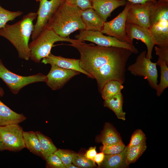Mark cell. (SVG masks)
<instances>
[{
	"instance_id": "obj_34",
	"label": "cell",
	"mask_w": 168,
	"mask_h": 168,
	"mask_svg": "<svg viewBox=\"0 0 168 168\" xmlns=\"http://www.w3.org/2000/svg\"><path fill=\"white\" fill-rule=\"evenodd\" d=\"M156 54L158 58L165 61L168 64V47L160 48L155 46Z\"/></svg>"
},
{
	"instance_id": "obj_12",
	"label": "cell",
	"mask_w": 168,
	"mask_h": 168,
	"mask_svg": "<svg viewBox=\"0 0 168 168\" xmlns=\"http://www.w3.org/2000/svg\"><path fill=\"white\" fill-rule=\"evenodd\" d=\"M125 31L127 43L133 45L134 39L140 40L146 46L147 51L146 57L152 59V51L155 45L154 39L148 29L130 23H126Z\"/></svg>"
},
{
	"instance_id": "obj_13",
	"label": "cell",
	"mask_w": 168,
	"mask_h": 168,
	"mask_svg": "<svg viewBox=\"0 0 168 168\" xmlns=\"http://www.w3.org/2000/svg\"><path fill=\"white\" fill-rule=\"evenodd\" d=\"M156 1H150L142 4H133L128 11L126 23L149 29L151 11Z\"/></svg>"
},
{
	"instance_id": "obj_30",
	"label": "cell",
	"mask_w": 168,
	"mask_h": 168,
	"mask_svg": "<svg viewBox=\"0 0 168 168\" xmlns=\"http://www.w3.org/2000/svg\"><path fill=\"white\" fill-rule=\"evenodd\" d=\"M146 139L145 134L142 130H136L132 134L130 142L127 147L129 148L138 145L146 140Z\"/></svg>"
},
{
	"instance_id": "obj_26",
	"label": "cell",
	"mask_w": 168,
	"mask_h": 168,
	"mask_svg": "<svg viewBox=\"0 0 168 168\" xmlns=\"http://www.w3.org/2000/svg\"><path fill=\"white\" fill-rule=\"evenodd\" d=\"M127 147V146H126ZM146 140L139 144L129 148L127 147L126 163L128 166L135 162L146 149Z\"/></svg>"
},
{
	"instance_id": "obj_2",
	"label": "cell",
	"mask_w": 168,
	"mask_h": 168,
	"mask_svg": "<svg viewBox=\"0 0 168 168\" xmlns=\"http://www.w3.org/2000/svg\"><path fill=\"white\" fill-rule=\"evenodd\" d=\"M37 13L30 12L12 25L6 24L0 29V36L7 40L17 51L18 57L28 60L30 59L29 41L34 30L33 21Z\"/></svg>"
},
{
	"instance_id": "obj_25",
	"label": "cell",
	"mask_w": 168,
	"mask_h": 168,
	"mask_svg": "<svg viewBox=\"0 0 168 168\" xmlns=\"http://www.w3.org/2000/svg\"><path fill=\"white\" fill-rule=\"evenodd\" d=\"M35 132L40 141L41 156L46 159L50 154L54 153L57 150V148L48 137L39 131Z\"/></svg>"
},
{
	"instance_id": "obj_23",
	"label": "cell",
	"mask_w": 168,
	"mask_h": 168,
	"mask_svg": "<svg viewBox=\"0 0 168 168\" xmlns=\"http://www.w3.org/2000/svg\"><path fill=\"white\" fill-rule=\"evenodd\" d=\"M156 63L160 67L161 70L160 82L156 89V95L160 96L168 86V64L165 61L159 58Z\"/></svg>"
},
{
	"instance_id": "obj_8",
	"label": "cell",
	"mask_w": 168,
	"mask_h": 168,
	"mask_svg": "<svg viewBox=\"0 0 168 168\" xmlns=\"http://www.w3.org/2000/svg\"><path fill=\"white\" fill-rule=\"evenodd\" d=\"M101 31L83 30L76 35L75 38L80 41H89L98 45L105 47H116L128 49L133 53L137 54L138 49L133 45L121 41L114 37L104 35Z\"/></svg>"
},
{
	"instance_id": "obj_11",
	"label": "cell",
	"mask_w": 168,
	"mask_h": 168,
	"mask_svg": "<svg viewBox=\"0 0 168 168\" xmlns=\"http://www.w3.org/2000/svg\"><path fill=\"white\" fill-rule=\"evenodd\" d=\"M133 4L127 1L124 8L121 13L112 20L105 22L101 32L127 43L125 25L128 11Z\"/></svg>"
},
{
	"instance_id": "obj_28",
	"label": "cell",
	"mask_w": 168,
	"mask_h": 168,
	"mask_svg": "<svg viewBox=\"0 0 168 168\" xmlns=\"http://www.w3.org/2000/svg\"><path fill=\"white\" fill-rule=\"evenodd\" d=\"M126 146L122 141L114 144L104 145L100 147L101 152L105 154H114L122 152Z\"/></svg>"
},
{
	"instance_id": "obj_38",
	"label": "cell",
	"mask_w": 168,
	"mask_h": 168,
	"mask_svg": "<svg viewBox=\"0 0 168 168\" xmlns=\"http://www.w3.org/2000/svg\"><path fill=\"white\" fill-rule=\"evenodd\" d=\"M5 150H6L5 148L0 135V151Z\"/></svg>"
},
{
	"instance_id": "obj_10",
	"label": "cell",
	"mask_w": 168,
	"mask_h": 168,
	"mask_svg": "<svg viewBox=\"0 0 168 168\" xmlns=\"http://www.w3.org/2000/svg\"><path fill=\"white\" fill-rule=\"evenodd\" d=\"M23 131L19 124L0 126V135L6 150L17 152L25 147Z\"/></svg>"
},
{
	"instance_id": "obj_3",
	"label": "cell",
	"mask_w": 168,
	"mask_h": 168,
	"mask_svg": "<svg viewBox=\"0 0 168 168\" xmlns=\"http://www.w3.org/2000/svg\"><path fill=\"white\" fill-rule=\"evenodd\" d=\"M79 7L66 1L59 8L44 28L51 29L61 37L67 38L77 30H85Z\"/></svg>"
},
{
	"instance_id": "obj_7",
	"label": "cell",
	"mask_w": 168,
	"mask_h": 168,
	"mask_svg": "<svg viewBox=\"0 0 168 168\" xmlns=\"http://www.w3.org/2000/svg\"><path fill=\"white\" fill-rule=\"evenodd\" d=\"M147 52H141L137 58L135 62L129 65L128 70L135 76L143 77L147 79L150 86L156 89L158 86V72L156 63L151 62L146 57Z\"/></svg>"
},
{
	"instance_id": "obj_20",
	"label": "cell",
	"mask_w": 168,
	"mask_h": 168,
	"mask_svg": "<svg viewBox=\"0 0 168 168\" xmlns=\"http://www.w3.org/2000/svg\"><path fill=\"white\" fill-rule=\"evenodd\" d=\"M123 97L121 92L104 100V106L112 110L119 119L125 120V113L123 110Z\"/></svg>"
},
{
	"instance_id": "obj_40",
	"label": "cell",
	"mask_w": 168,
	"mask_h": 168,
	"mask_svg": "<svg viewBox=\"0 0 168 168\" xmlns=\"http://www.w3.org/2000/svg\"><path fill=\"white\" fill-rule=\"evenodd\" d=\"M4 94V91L2 88L0 87V96L2 97Z\"/></svg>"
},
{
	"instance_id": "obj_6",
	"label": "cell",
	"mask_w": 168,
	"mask_h": 168,
	"mask_svg": "<svg viewBox=\"0 0 168 168\" xmlns=\"http://www.w3.org/2000/svg\"><path fill=\"white\" fill-rule=\"evenodd\" d=\"M0 78L11 91L16 94L25 86L30 84L47 81L46 76L41 73L28 76H22L12 72L7 69L0 59Z\"/></svg>"
},
{
	"instance_id": "obj_29",
	"label": "cell",
	"mask_w": 168,
	"mask_h": 168,
	"mask_svg": "<svg viewBox=\"0 0 168 168\" xmlns=\"http://www.w3.org/2000/svg\"><path fill=\"white\" fill-rule=\"evenodd\" d=\"M72 162L78 168H91L96 166L94 161L87 158L85 155L75 154Z\"/></svg>"
},
{
	"instance_id": "obj_33",
	"label": "cell",
	"mask_w": 168,
	"mask_h": 168,
	"mask_svg": "<svg viewBox=\"0 0 168 168\" xmlns=\"http://www.w3.org/2000/svg\"><path fill=\"white\" fill-rule=\"evenodd\" d=\"M69 4L79 7L82 10L92 8L91 0H66Z\"/></svg>"
},
{
	"instance_id": "obj_22",
	"label": "cell",
	"mask_w": 168,
	"mask_h": 168,
	"mask_svg": "<svg viewBox=\"0 0 168 168\" xmlns=\"http://www.w3.org/2000/svg\"><path fill=\"white\" fill-rule=\"evenodd\" d=\"M99 140L103 145L112 144L122 141L116 131L109 124L106 125Z\"/></svg>"
},
{
	"instance_id": "obj_32",
	"label": "cell",
	"mask_w": 168,
	"mask_h": 168,
	"mask_svg": "<svg viewBox=\"0 0 168 168\" xmlns=\"http://www.w3.org/2000/svg\"><path fill=\"white\" fill-rule=\"evenodd\" d=\"M46 160L47 164L51 167L57 168H66L60 159L54 153L49 155Z\"/></svg>"
},
{
	"instance_id": "obj_14",
	"label": "cell",
	"mask_w": 168,
	"mask_h": 168,
	"mask_svg": "<svg viewBox=\"0 0 168 168\" xmlns=\"http://www.w3.org/2000/svg\"><path fill=\"white\" fill-rule=\"evenodd\" d=\"M51 68L46 76V85L53 90L61 88L73 77L80 72L74 70L60 68L55 65H51Z\"/></svg>"
},
{
	"instance_id": "obj_18",
	"label": "cell",
	"mask_w": 168,
	"mask_h": 168,
	"mask_svg": "<svg viewBox=\"0 0 168 168\" xmlns=\"http://www.w3.org/2000/svg\"><path fill=\"white\" fill-rule=\"evenodd\" d=\"M26 119L23 114L14 111L0 100V126L19 124Z\"/></svg>"
},
{
	"instance_id": "obj_31",
	"label": "cell",
	"mask_w": 168,
	"mask_h": 168,
	"mask_svg": "<svg viewBox=\"0 0 168 168\" xmlns=\"http://www.w3.org/2000/svg\"><path fill=\"white\" fill-rule=\"evenodd\" d=\"M54 153L59 157L65 167L72 163L75 154L60 149L57 150Z\"/></svg>"
},
{
	"instance_id": "obj_16",
	"label": "cell",
	"mask_w": 168,
	"mask_h": 168,
	"mask_svg": "<svg viewBox=\"0 0 168 168\" xmlns=\"http://www.w3.org/2000/svg\"><path fill=\"white\" fill-rule=\"evenodd\" d=\"M92 8L104 22L115 9L126 4L122 0H91Z\"/></svg>"
},
{
	"instance_id": "obj_19",
	"label": "cell",
	"mask_w": 168,
	"mask_h": 168,
	"mask_svg": "<svg viewBox=\"0 0 168 168\" xmlns=\"http://www.w3.org/2000/svg\"><path fill=\"white\" fill-rule=\"evenodd\" d=\"M127 147L121 152L111 154H105L102 163L104 167L107 168H122L128 166L126 163Z\"/></svg>"
},
{
	"instance_id": "obj_36",
	"label": "cell",
	"mask_w": 168,
	"mask_h": 168,
	"mask_svg": "<svg viewBox=\"0 0 168 168\" xmlns=\"http://www.w3.org/2000/svg\"><path fill=\"white\" fill-rule=\"evenodd\" d=\"M105 156V154L102 152H101L99 153H97L94 158L93 161L99 166H100L104 161Z\"/></svg>"
},
{
	"instance_id": "obj_27",
	"label": "cell",
	"mask_w": 168,
	"mask_h": 168,
	"mask_svg": "<svg viewBox=\"0 0 168 168\" xmlns=\"http://www.w3.org/2000/svg\"><path fill=\"white\" fill-rule=\"evenodd\" d=\"M23 14L22 11H11L2 7L0 4V29L3 27L7 23L14 20Z\"/></svg>"
},
{
	"instance_id": "obj_17",
	"label": "cell",
	"mask_w": 168,
	"mask_h": 168,
	"mask_svg": "<svg viewBox=\"0 0 168 168\" xmlns=\"http://www.w3.org/2000/svg\"><path fill=\"white\" fill-rule=\"evenodd\" d=\"M81 16L85 30L101 31L105 22L92 8L81 10Z\"/></svg>"
},
{
	"instance_id": "obj_5",
	"label": "cell",
	"mask_w": 168,
	"mask_h": 168,
	"mask_svg": "<svg viewBox=\"0 0 168 168\" xmlns=\"http://www.w3.org/2000/svg\"><path fill=\"white\" fill-rule=\"evenodd\" d=\"M29 43L30 59L36 63L48 56L54 44L58 41H66L73 43L81 42L77 39L69 37L63 38L56 34L51 29L44 28L35 39Z\"/></svg>"
},
{
	"instance_id": "obj_41",
	"label": "cell",
	"mask_w": 168,
	"mask_h": 168,
	"mask_svg": "<svg viewBox=\"0 0 168 168\" xmlns=\"http://www.w3.org/2000/svg\"><path fill=\"white\" fill-rule=\"evenodd\" d=\"M42 0H36V1H37V2H40Z\"/></svg>"
},
{
	"instance_id": "obj_37",
	"label": "cell",
	"mask_w": 168,
	"mask_h": 168,
	"mask_svg": "<svg viewBox=\"0 0 168 168\" xmlns=\"http://www.w3.org/2000/svg\"><path fill=\"white\" fill-rule=\"evenodd\" d=\"M127 1L133 4H142L148 1H152L155 2L156 0H122Z\"/></svg>"
},
{
	"instance_id": "obj_24",
	"label": "cell",
	"mask_w": 168,
	"mask_h": 168,
	"mask_svg": "<svg viewBox=\"0 0 168 168\" xmlns=\"http://www.w3.org/2000/svg\"><path fill=\"white\" fill-rule=\"evenodd\" d=\"M124 86L119 82L110 80L106 82L100 92L103 99L105 100L121 92Z\"/></svg>"
},
{
	"instance_id": "obj_1",
	"label": "cell",
	"mask_w": 168,
	"mask_h": 168,
	"mask_svg": "<svg viewBox=\"0 0 168 168\" xmlns=\"http://www.w3.org/2000/svg\"><path fill=\"white\" fill-rule=\"evenodd\" d=\"M69 45L79 52L81 68L91 78L96 79L100 92L110 80H117L122 84L124 83L126 65L133 53L131 51L123 48L88 44L82 42Z\"/></svg>"
},
{
	"instance_id": "obj_9",
	"label": "cell",
	"mask_w": 168,
	"mask_h": 168,
	"mask_svg": "<svg viewBox=\"0 0 168 168\" xmlns=\"http://www.w3.org/2000/svg\"><path fill=\"white\" fill-rule=\"evenodd\" d=\"M66 0H42L37 12L36 22L31 36V39H35L41 33L49 21L60 6Z\"/></svg>"
},
{
	"instance_id": "obj_15",
	"label": "cell",
	"mask_w": 168,
	"mask_h": 168,
	"mask_svg": "<svg viewBox=\"0 0 168 168\" xmlns=\"http://www.w3.org/2000/svg\"><path fill=\"white\" fill-rule=\"evenodd\" d=\"M41 63L44 64L55 65L63 68L75 70L91 78V76L83 70L79 65V59L66 58L54 55L51 53L42 59Z\"/></svg>"
},
{
	"instance_id": "obj_35",
	"label": "cell",
	"mask_w": 168,
	"mask_h": 168,
	"mask_svg": "<svg viewBox=\"0 0 168 168\" xmlns=\"http://www.w3.org/2000/svg\"><path fill=\"white\" fill-rule=\"evenodd\" d=\"M97 153L96 147H91L86 152L84 155L88 159L93 161L94 158Z\"/></svg>"
},
{
	"instance_id": "obj_39",
	"label": "cell",
	"mask_w": 168,
	"mask_h": 168,
	"mask_svg": "<svg viewBox=\"0 0 168 168\" xmlns=\"http://www.w3.org/2000/svg\"><path fill=\"white\" fill-rule=\"evenodd\" d=\"M66 168H78L77 166H76L74 165L71 164L67 166H66Z\"/></svg>"
},
{
	"instance_id": "obj_21",
	"label": "cell",
	"mask_w": 168,
	"mask_h": 168,
	"mask_svg": "<svg viewBox=\"0 0 168 168\" xmlns=\"http://www.w3.org/2000/svg\"><path fill=\"white\" fill-rule=\"evenodd\" d=\"M23 134L25 147L34 154L41 156L40 141L36 132L23 131Z\"/></svg>"
},
{
	"instance_id": "obj_4",
	"label": "cell",
	"mask_w": 168,
	"mask_h": 168,
	"mask_svg": "<svg viewBox=\"0 0 168 168\" xmlns=\"http://www.w3.org/2000/svg\"><path fill=\"white\" fill-rule=\"evenodd\" d=\"M149 30L155 45L168 47V0H158L154 3L150 12Z\"/></svg>"
}]
</instances>
